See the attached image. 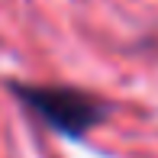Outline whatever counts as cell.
<instances>
[{"label":"cell","mask_w":158,"mask_h":158,"mask_svg":"<svg viewBox=\"0 0 158 158\" xmlns=\"http://www.w3.org/2000/svg\"><path fill=\"white\" fill-rule=\"evenodd\" d=\"M23 100L32 110H39L52 126H58L61 132H84L90 123L100 119V106L74 90H52V87L23 90Z\"/></svg>","instance_id":"6da1fadb"}]
</instances>
